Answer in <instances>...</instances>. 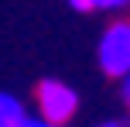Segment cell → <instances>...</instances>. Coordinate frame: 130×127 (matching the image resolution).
<instances>
[{
    "label": "cell",
    "mask_w": 130,
    "mask_h": 127,
    "mask_svg": "<svg viewBox=\"0 0 130 127\" xmlns=\"http://www.w3.org/2000/svg\"><path fill=\"white\" fill-rule=\"evenodd\" d=\"M127 7H130V0H99L96 10H127Z\"/></svg>",
    "instance_id": "cell-4"
},
{
    "label": "cell",
    "mask_w": 130,
    "mask_h": 127,
    "mask_svg": "<svg viewBox=\"0 0 130 127\" xmlns=\"http://www.w3.org/2000/svg\"><path fill=\"white\" fill-rule=\"evenodd\" d=\"M96 4H99V0H69V7H75L79 14H92Z\"/></svg>",
    "instance_id": "cell-5"
},
{
    "label": "cell",
    "mask_w": 130,
    "mask_h": 127,
    "mask_svg": "<svg viewBox=\"0 0 130 127\" xmlns=\"http://www.w3.org/2000/svg\"><path fill=\"white\" fill-rule=\"evenodd\" d=\"M96 59H99L103 76H110V79H123L130 72V21L127 17L113 21L103 31L99 48H96Z\"/></svg>",
    "instance_id": "cell-1"
},
{
    "label": "cell",
    "mask_w": 130,
    "mask_h": 127,
    "mask_svg": "<svg viewBox=\"0 0 130 127\" xmlns=\"http://www.w3.org/2000/svg\"><path fill=\"white\" fill-rule=\"evenodd\" d=\"M120 96H123V103L130 107V72L123 76V79H120Z\"/></svg>",
    "instance_id": "cell-7"
},
{
    "label": "cell",
    "mask_w": 130,
    "mask_h": 127,
    "mask_svg": "<svg viewBox=\"0 0 130 127\" xmlns=\"http://www.w3.org/2000/svg\"><path fill=\"white\" fill-rule=\"evenodd\" d=\"M17 127H58V124H52V120H45V117H24Z\"/></svg>",
    "instance_id": "cell-6"
},
{
    "label": "cell",
    "mask_w": 130,
    "mask_h": 127,
    "mask_svg": "<svg viewBox=\"0 0 130 127\" xmlns=\"http://www.w3.org/2000/svg\"><path fill=\"white\" fill-rule=\"evenodd\" d=\"M24 117H27L24 103H21L14 93H4V89H0V127H17Z\"/></svg>",
    "instance_id": "cell-3"
},
{
    "label": "cell",
    "mask_w": 130,
    "mask_h": 127,
    "mask_svg": "<svg viewBox=\"0 0 130 127\" xmlns=\"http://www.w3.org/2000/svg\"><path fill=\"white\" fill-rule=\"evenodd\" d=\"M99 127H123V124H117V120H106V124H99Z\"/></svg>",
    "instance_id": "cell-8"
},
{
    "label": "cell",
    "mask_w": 130,
    "mask_h": 127,
    "mask_svg": "<svg viewBox=\"0 0 130 127\" xmlns=\"http://www.w3.org/2000/svg\"><path fill=\"white\" fill-rule=\"evenodd\" d=\"M34 100H38V117L52 124H69L79 110V93L62 79H41L38 89H34Z\"/></svg>",
    "instance_id": "cell-2"
}]
</instances>
